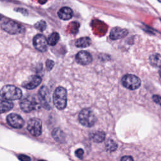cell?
<instances>
[{"label": "cell", "instance_id": "cell-1", "mask_svg": "<svg viewBox=\"0 0 161 161\" xmlns=\"http://www.w3.org/2000/svg\"><path fill=\"white\" fill-rule=\"evenodd\" d=\"M67 101V92L66 89L61 86L57 87L53 92V102L55 106L59 110L65 108Z\"/></svg>", "mask_w": 161, "mask_h": 161}, {"label": "cell", "instance_id": "cell-2", "mask_svg": "<svg viewBox=\"0 0 161 161\" xmlns=\"http://www.w3.org/2000/svg\"><path fill=\"white\" fill-rule=\"evenodd\" d=\"M0 96L8 101L19 99L22 96V92L18 87L13 85H6L0 90Z\"/></svg>", "mask_w": 161, "mask_h": 161}, {"label": "cell", "instance_id": "cell-3", "mask_svg": "<svg viewBox=\"0 0 161 161\" xmlns=\"http://www.w3.org/2000/svg\"><path fill=\"white\" fill-rule=\"evenodd\" d=\"M79 120L81 125L86 127H91L94 125L96 118L92 111L86 108L82 109L79 114Z\"/></svg>", "mask_w": 161, "mask_h": 161}, {"label": "cell", "instance_id": "cell-4", "mask_svg": "<svg viewBox=\"0 0 161 161\" xmlns=\"http://www.w3.org/2000/svg\"><path fill=\"white\" fill-rule=\"evenodd\" d=\"M121 83L126 89L130 90H135L140 86L141 80L138 77L135 75L126 74L123 77Z\"/></svg>", "mask_w": 161, "mask_h": 161}, {"label": "cell", "instance_id": "cell-5", "mask_svg": "<svg viewBox=\"0 0 161 161\" xmlns=\"http://www.w3.org/2000/svg\"><path fill=\"white\" fill-rule=\"evenodd\" d=\"M19 105L22 111L25 113H30L37 108L38 103L34 96L28 95L21 100Z\"/></svg>", "mask_w": 161, "mask_h": 161}, {"label": "cell", "instance_id": "cell-6", "mask_svg": "<svg viewBox=\"0 0 161 161\" xmlns=\"http://www.w3.org/2000/svg\"><path fill=\"white\" fill-rule=\"evenodd\" d=\"M1 28L9 34H18L24 31V27L13 20H7L1 25Z\"/></svg>", "mask_w": 161, "mask_h": 161}, {"label": "cell", "instance_id": "cell-7", "mask_svg": "<svg viewBox=\"0 0 161 161\" xmlns=\"http://www.w3.org/2000/svg\"><path fill=\"white\" fill-rule=\"evenodd\" d=\"M28 131L34 136L41 135L42 132V121L36 118L30 119L27 125Z\"/></svg>", "mask_w": 161, "mask_h": 161}, {"label": "cell", "instance_id": "cell-8", "mask_svg": "<svg viewBox=\"0 0 161 161\" xmlns=\"http://www.w3.org/2000/svg\"><path fill=\"white\" fill-rule=\"evenodd\" d=\"M38 99L41 106H42L46 109H50L51 97L50 96L49 90L47 87H41L38 92Z\"/></svg>", "mask_w": 161, "mask_h": 161}, {"label": "cell", "instance_id": "cell-9", "mask_svg": "<svg viewBox=\"0 0 161 161\" xmlns=\"http://www.w3.org/2000/svg\"><path fill=\"white\" fill-rule=\"evenodd\" d=\"M33 43L35 48L42 52H45L48 48V42L45 36L43 35H36L33 40Z\"/></svg>", "mask_w": 161, "mask_h": 161}, {"label": "cell", "instance_id": "cell-10", "mask_svg": "<svg viewBox=\"0 0 161 161\" xmlns=\"http://www.w3.org/2000/svg\"><path fill=\"white\" fill-rule=\"evenodd\" d=\"M7 122L11 127L14 128H21L25 124L21 116L16 113L9 114L7 117Z\"/></svg>", "mask_w": 161, "mask_h": 161}, {"label": "cell", "instance_id": "cell-11", "mask_svg": "<svg viewBox=\"0 0 161 161\" xmlns=\"http://www.w3.org/2000/svg\"><path fill=\"white\" fill-rule=\"evenodd\" d=\"M75 60L76 62L82 65H86L89 64L92 60V55L86 51H80L75 55Z\"/></svg>", "mask_w": 161, "mask_h": 161}, {"label": "cell", "instance_id": "cell-12", "mask_svg": "<svg viewBox=\"0 0 161 161\" xmlns=\"http://www.w3.org/2000/svg\"><path fill=\"white\" fill-rule=\"evenodd\" d=\"M42 82V78L36 75H31L23 84L22 86L28 89H33L36 87Z\"/></svg>", "mask_w": 161, "mask_h": 161}, {"label": "cell", "instance_id": "cell-13", "mask_svg": "<svg viewBox=\"0 0 161 161\" xmlns=\"http://www.w3.org/2000/svg\"><path fill=\"white\" fill-rule=\"evenodd\" d=\"M128 31L127 30L119 27H115L111 30L109 34V37L113 40H116L124 38L128 35Z\"/></svg>", "mask_w": 161, "mask_h": 161}, {"label": "cell", "instance_id": "cell-14", "mask_svg": "<svg viewBox=\"0 0 161 161\" xmlns=\"http://www.w3.org/2000/svg\"><path fill=\"white\" fill-rule=\"evenodd\" d=\"M73 16L72 10L69 7H63L58 11V16L63 20H69Z\"/></svg>", "mask_w": 161, "mask_h": 161}, {"label": "cell", "instance_id": "cell-15", "mask_svg": "<svg viewBox=\"0 0 161 161\" xmlns=\"http://www.w3.org/2000/svg\"><path fill=\"white\" fill-rule=\"evenodd\" d=\"M13 108V103L4 99H0V114L7 112Z\"/></svg>", "mask_w": 161, "mask_h": 161}, {"label": "cell", "instance_id": "cell-16", "mask_svg": "<svg viewBox=\"0 0 161 161\" xmlns=\"http://www.w3.org/2000/svg\"><path fill=\"white\" fill-rule=\"evenodd\" d=\"M91 43V40L89 37H82L75 42V46L78 48L88 47Z\"/></svg>", "mask_w": 161, "mask_h": 161}, {"label": "cell", "instance_id": "cell-17", "mask_svg": "<svg viewBox=\"0 0 161 161\" xmlns=\"http://www.w3.org/2000/svg\"><path fill=\"white\" fill-rule=\"evenodd\" d=\"M105 133L103 131H97L94 133L92 135V140L96 143H100L105 139Z\"/></svg>", "mask_w": 161, "mask_h": 161}, {"label": "cell", "instance_id": "cell-18", "mask_svg": "<svg viewBox=\"0 0 161 161\" xmlns=\"http://www.w3.org/2000/svg\"><path fill=\"white\" fill-rule=\"evenodd\" d=\"M150 64L153 67H160V55L159 53H155L150 56Z\"/></svg>", "mask_w": 161, "mask_h": 161}, {"label": "cell", "instance_id": "cell-19", "mask_svg": "<svg viewBox=\"0 0 161 161\" xmlns=\"http://www.w3.org/2000/svg\"><path fill=\"white\" fill-rule=\"evenodd\" d=\"M59 39H60L59 34L57 32H53L48 38V40H47L48 44L51 46H54L58 43Z\"/></svg>", "mask_w": 161, "mask_h": 161}, {"label": "cell", "instance_id": "cell-20", "mask_svg": "<svg viewBox=\"0 0 161 161\" xmlns=\"http://www.w3.org/2000/svg\"><path fill=\"white\" fill-rule=\"evenodd\" d=\"M52 135L53 138L57 142H62L64 140V135L63 131L59 128H55L52 132Z\"/></svg>", "mask_w": 161, "mask_h": 161}, {"label": "cell", "instance_id": "cell-21", "mask_svg": "<svg viewBox=\"0 0 161 161\" xmlns=\"http://www.w3.org/2000/svg\"><path fill=\"white\" fill-rule=\"evenodd\" d=\"M117 147H118L117 143L115 142H114L113 140L109 139L106 143V150H108L109 152H114L117 149Z\"/></svg>", "mask_w": 161, "mask_h": 161}, {"label": "cell", "instance_id": "cell-22", "mask_svg": "<svg viewBox=\"0 0 161 161\" xmlns=\"http://www.w3.org/2000/svg\"><path fill=\"white\" fill-rule=\"evenodd\" d=\"M35 27L37 30L41 31H44V30H45V28H46V23H45L44 21H43V20L40 21H38V23H36L35 24Z\"/></svg>", "mask_w": 161, "mask_h": 161}, {"label": "cell", "instance_id": "cell-23", "mask_svg": "<svg viewBox=\"0 0 161 161\" xmlns=\"http://www.w3.org/2000/svg\"><path fill=\"white\" fill-rule=\"evenodd\" d=\"M46 65H47V68L48 70H52V69L54 65V62L52 60H49L48 59L46 62Z\"/></svg>", "mask_w": 161, "mask_h": 161}, {"label": "cell", "instance_id": "cell-24", "mask_svg": "<svg viewBox=\"0 0 161 161\" xmlns=\"http://www.w3.org/2000/svg\"><path fill=\"white\" fill-rule=\"evenodd\" d=\"M75 155L79 158H82L84 155V150L82 148H78L75 150Z\"/></svg>", "mask_w": 161, "mask_h": 161}, {"label": "cell", "instance_id": "cell-25", "mask_svg": "<svg viewBox=\"0 0 161 161\" xmlns=\"http://www.w3.org/2000/svg\"><path fill=\"white\" fill-rule=\"evenodd\" d=\"M18 158H19V160H23V161H27V160H31V158L28 156H26L25 155H19L18 156Z\"/></svg>", "mask_w": 161, "mask_h": 161}, {"label": "cell", "instance_id": "cell-26", "mask_svg": "<svg viewBox=\"0 0 161 161\" xmlns=\"http://www.w3.org/2000/svg\"><path fill=\"white\" fill-rule=\"evenodd\" d=\"M152 99L155 103L160 104V97L158 95H153Z\"/></svg>", "mask_w": 161, "mask_h": 161}, {"label": "cell", "instance_id": "cell-27", "mask_svg": "<svg viewBox=\"0 0 161 161\" xmlns=\"http://www.w3.org/2000/svg\"><path fill=\"white\" fill-rule=\"evenodd\" d=\"M122 161H128V160H133V158L131 156H124L121 158Z\"/></svg>", "mask_w": 161, "mask_h": 161}, {"label": "cell", "instance_id": "cell-28", "mask_svg": "<svg viewBox=\"0 0 161 161\" xmlns=\"http://www.w3.org/2000/svg\"><path fill=\"white\" fill-rule=\"evenodd\" d=\"M39 3L41 4H45L47 2V0H38Z\"/></svg>", "mask_w": 161, "mask_h": 161}, {"label": "cell", "instance_id": "cell-29", "mask_svg": "<svg viewBox=\"0 0 161 161\" xmlns=\"http://www.w3.org/2000/svg\"><path fill=\"white\" fill-rule=\"evenodd\" d=\"M158 1H159V2H160V0H158Z\"/></svg>", "mask_w": 161, "mask_h": 161}]
</instances>
